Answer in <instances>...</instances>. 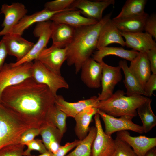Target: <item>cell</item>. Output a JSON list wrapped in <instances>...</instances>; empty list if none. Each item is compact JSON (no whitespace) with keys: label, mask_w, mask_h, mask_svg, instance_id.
I'll return each instance as SVG.
<instances>
[{"label":"cell","mask_w":156,"mask_h":156,"mask_svg":"<svg viewBox=\"0 0 156 156\" xmlns=\"http://www.w3.org/2000/svg\"><path fill=\"white\" fill-rule=\"evenodd\" d=\"M25 145H26L27 148L23 152V156L31 155V152L34 150L38 151L40 154L44 153L47 151L42 140L39 139H34Z\"/></svg>","instance_id":"36"},{"label":"cell","mask_w":156,"mask_h":156,"mask_svg":"<svg viewBox=\"0 0 156 156\" xmlns=\"http://www.w3.org/2000/svg\"><path fill=\"white\" fill-rule=\"evenodd\" d=\"M99 101L97 97L94 96L77 102H70L66 101L62 96L57 95L55 98V105L65 113L67 117L74 118L87 107H91L97 108Z\"/></svg>","instance_id":"17"},{"label":"cell","mask_w":156,"mask_h":156,"mask_svg":"<svg viewBox=\"0 0 156 156\" xmlns=\"http://www.w3.org/2000/svg\"><path fill=\"white\" fill-rule=\"evenodd\" d=\"M144 89L147 97L149 98L152 96L153 92L156 90V74H151L146 83Z\"/></svg>","instance_id":"40"},{"label":"cell","mask_w":156,"mask_h":156,"mask_svg":"<svg viewBox=\"0 0 156 156\" xmlns=\"http://www.w3.org/2000/svg\"><path fill=\"white\" fill-rule=\"evenodd\" d=\"M112 12L105 15L96 23L75 28L74 37L66 47L68 66L74 65L75 73L81 70L83 62L90 57L96 49L101 30L105 23L111 19Z\"/></svg>","instance_id":"2"},{"label":"cell","mask_w":156,"mask_h":156,"mask_svg":"<svg viewBox=\"0 0 156 156\" xmlns=\"http://www.w3.org/2000/svg\"><path fill=\"white\" fill-rule=\"evenodd\" d=\"M27 12L25 7L21 3H14L11 5H2L1 13L4 14V18L2 24L3 28L0 31V36L10 33Z\"/></svg>","instance_id":"11"},{"label":"cell","mask_w":156,"mask_h":156,"mask_svg":"<svg viewBox=\"0 0 156 156\" xmlns=\"http://www.w3.org/2000/svg\"><path fill=\"white\" fill-rule=\"evenodd\" d=\"M146 0H127L119 14L113 19H118L142 15L145 12L144 9Z\"/></svg>","instance_id":"29"},{"label":"cell","mask_w":156,"mask_h":156,"mask_svg":"<svg viewBox=\"0 0 156 156\" xmlns=\"http://www.w3.org/2000/svg\"><path fill=\"white\" fill-rule=\"evenodd\" d=\"M29 156H53V154L51 152L47 151L46 152L41 154L40 155H31Z\"/></svg>","instance_id":"44"},{"label":"cell","mask_w":156,"mask_h":156,"mask_svg":"<svg viewBox=\"0 0 156 156\" xmlns=\"http://www.w3.org/2000/svg\"><path fill=\"white\" fill-rule=\"evenodd\" d=\"M94 119L96 133L92 144L91 156H111L115 148V140L105 133L97 113L95 115Z\"/></svg>","instance_id":"9"},{"label":"cell","mask_w":156,"mask_h":156,"mask_svg":"<svg viewBox=\"0 0 156 156\" xmlns=\"http://www.w3.org/2000/svg\"><path fill=\"white\" fill-rule=\"evenodd\" d=\"M25 146L19 143L5 146L0 149V156H23Z\"/></svg>","instance_id":"35"},{"label":"cell","mask_w":156,"mask_h":156,"mask_svg":"<svg viewBox=\"0 0 156 156\" xmlns=\"http://www.w3.org/2000/svg\"><path fill=\"white\" fill-rule=\"evenodd\" d=\"M50 20L37 23L34 31V36L38 39L28 53L20 60L13 63L17 66L27 62H32L37 60L42 50L47 47V45L51 38V34Z\"/></svg>","instance_id":"7"},{"label":"cell","mask_w":156,"mask_h":156,"mask_svg":"<svg viewBox=\"0 0 156 156\" xmlns=\"http://www.w3.org/2000/svg\"><path fill=\"white\" fill-rule=\"evenodd\" d=\"M81 70V79L87 87L93 88L101 87L102 68L100 63L90 57L83 62Z\"/></svg>","instance_id":"18"},{"label":"cell","mask_w":156,"mask_h":156,"mask_svg":"<svg viewBox=\"0 0 156 156\" xmlns=\"http://www.w3.org/2000/svg\"><path fill=\"white\" fill-rule=\"evenodd\" d=\"M152 99L150 98L140 105L137 109L138 115L142 123L144 133L150 131L156 125V116L151 107Z\"/></svg>","instance_id":"28"},{"label":"cell","mask_w":156,"mask_h":156,"mask_svg":"<svg viewBox=\"0 0 156 156\" xmlns=\"http://www.w3.org/2000/svg\"><path fill=\"white\" fill-rule=\"evenodd\" d=\"M145 156H156L155 147L150 150L146 154Z\"/></svg>","instance_id":"43"},{"label":"cell","mask_w":156,"mask_h":156,"mask_svg":"<svg viewBox=\"0 0 156 156\" xmlns=\"http://www.w3.org/2000/svg\"><path fill=\"white\" fill-rule=\"evenodd\" d=\"M102 119L105 126V133L109 135L115 132L130 130L140 134L144 133L142 126L134 123L133 117L123 116L117 118L108 115L98 109L97 112Z\"/></svg>","instance_id":"8"},{"label":"cell","mask_w":156,"mask_h":156,"mask_svg":"<svg viewBox=\"0 0 156 156\" xmlns=\"http://www.w3.org/2000/svg\"><path fill=\"white\" fill-rule=\"evenodd\" d=\"M41 129L36 127L30 128L25 131L21 135L20 143L25 145L31 141L35 138L40 134Z\"/></svg>","instance_id":"37"},{"label":"cell","mask_w":156,"mask_h":156,"mask_svg":"<svg viewBox=\"0 0 156 156\" xmlns=\"http://www.w3.org/2000/svg\"><path fill=\"white\" fill-rule=\"evenodd\" d=\"M119 66L123 70L124 74V83L126 88L127 96L141 95L147 97L144 90L130 71L127 61L125 60L120 61Z\"/></svg>","instance_id":"26"},{"label":"cell","mask_w":156,"mask_h":156,"mask_svg":"<svg viewBox=\"0 0 156 156\" xmlns=\"http://www.w3.org/2000/svg\"><path fill=\"white\" fill-rule=\"evenodd\" d=\"M81 140H75L71 142L66 143L63 146L60 145L57 152L53 156H65L67 153L77 146Z\"/></svg>","instance_id":"39"},{"label":"cell","mask_w":156,"mask_h":156,"mask_svg":"<svg viewBox=\"0 0 156 156\" xmlns=\"http://www.w3.org/2000/svg\"><path fill=\"white\" fill-rule=\"evenodd\" d=\"M32 127L0 102V149L20 143L22 134Z\"/></svg>","instance_id":"4"},{"label":"cell","mask_w":156,"mask_h":156,"mask_svg":"<svg viewBox=\"0 0 156 156\" xmlns=\"http://www.w3.org/2000/svg\"><path fill=\"white\" fill-rule=\"evenodd\" d=\"M51 27L52 44L60 48L66 47L73 39L75 28L64 23L53 21Z\"/></svg>","instance_id":"20"},{"label":"cell","mask_w":156,"mask_h":156,"mask_svg":"<svg viewBox=\"0 0 156 156\" xmlns=\"http://www.w3.org/2000/svg\"><path fill=\"white\" fill-rule=\"evenodd\" d=\"M138 53L133 50H126L120 47L107 46L98 49L94 52L92 58L100 63L103 61V59L105 56L114 55L131 62L137 56Z\"/></svg>","instance_id":"27"},{"label":"cell","mask_w":156,"mask_h":156,"mask_svg":"<svg viewBox=\"0 0 156 156\" xmlns=\"http://www.w3.org/2000/svg\"><path fill=\"white\" fill-rule=\"evenodd\" d=\"M97 108L88 107L74 118L76 123L75 131L78 140H82L87 135L92 117L97 113Z\"/></svg>","instance_id":"25"},{"label":"cell","mask_w":156,"mask_h":156,"mask_svg":"<svg viewBox=\"0 0 156 156\" xmlns=\"http://www.w3.org/2000/svg\"><path fill=\"white\" fill-rule=\"evenodd\" d=\"M116 147L111 156H137L127 143L116 137L114 139Z\"/></svg>","instance_id":"33"},{"label":"cell","mask_w":156,"mask_h":156,"mask_svg":"<svg viewBox=\"0 0 156 156\" xmlns=\"http://www.w3.org/2000/svg\"><path fill=\"white\" fill-rule=\"evenodd\" d=\"M31 77L37 83L47 86L55 96L60 89L69 88L68 84L61 74L50 70L37 60L33 62Z\"/></svg>","instance_id":"5"},{"label":"cell","mask_w":156,"mask_h":156,"mask_svg":"<svg viewBox=\"0 0 156 156\" xmlns=\"http://www.w3.org/2000/svg\"><path fill=\"white\" fill-rule=\"evenodd\" d=\"M8 54L4 42L2 39L0 41V70L5 64Z\"/></svg>","instance_id":"42"},{"label":"cell","mask_w":156,"mask_h":156,"mask_svg":"<svg viewBox=\"0 0 156 156\" xmlns=\"http://www.w3.org/2000/svg\"><path fill=\"white\" fill-rule=\"evenodd\" d=\"M148 16V13L145 12L140 16L121 19H112L111 20L120 31L126 33L143 32Z\"/></svg>","instance_id":"24"},{"label":"cell","mask_w":156,"mask_h":156,"mask_svg":"<svg viewBox=\"0 0 156 156\" xmlns=\"http://www.w3.org/2000/svg\"><path fill=\"white\" fill-rule=\"evenodd\" d=\"M125 94L123 90H118L108 99L99 101L97 108L114 117L128 116L134 118L137 115L138 108L149 98L141 95L129 96Z\"/></svg>","instance_id":"3"},{"label":"cell","mask_w":156,"mask_h":156,"mask_svg":"<svg viewBox=\"0 0 156 156\" xmlns=\"http://www.w3.org/2000/svg\"><path fill=\"white\" fill-rule=\"evenodd\" d=\"M116 136L129 145L137 156H145L156 146V138L145 136H132L127 131L117 132Z\"/></svg>","instance_id":"15"},{"label":"cell","mask_w":156,"mask_h":156,"mask_svg":"<svg viewBox=\"0 0 156 156\" xmlns=\"http://www.w3.org/2000/svg\"><path fill=\"white\" fill-rule=\"evenodd\" d=\"M56 96L31 77L4 89L0 102L27 123L41 129L47 125L46 116L55 105Z\"/></svg>","instance_id":"1"},{"label":"cell","mask_w":156,"mask_h":156,"mask_svg":"<svg viewBox=\"0 0 156 156\" xmlns=\"http://www.w3.org/2000/svg\"><path fill=\"white\" fill-rule=\"evenodd\" d=\"M60 12L51 11L44 8L32 14L26 15L10 33L22 36L24 31L33 24L50 20L54 14Z\"/></svg>","instance_id":"23"},{"label":"cell","mask_w":156,"mask_h":156,"mask_svg":"<svg viewBox=\"0 0 156 156\" xmlns=\"http://www.w3.org/2000/svg\"><path fill=\"white\" fill-rule=\"evenodd\" d=\"M79 10L73 8L54 14L50 21L64 23L75 28L94 25L98 21L83 16Z\"/></svg>","instance_id":"19"},{"label":"cell","mask_w":156,"mask_h":156,"mask_svg":"<svg viewBox=\"0 0 156 156\" xmlns=\"http://www.w3.org/2000/svg\"><path fill=\"white\" fill-rule=\"evenodd\" d=\"M115 3L114 0H74L70 8L79 9L85 17L99 21L103 18L104 10L109 5H114Z\"/></svg>","instance_id":"12"},{"label":"cell","mask_w":156,"mask_h":156,"mask_svg":"<svg viewBox=\"0 0 156 156\" xmlns=\"http://www.w3.org/2000/svg\"><path fill=\"white\" fill-rule=\"evenodd\" d=\"M112 43H117L125 46V41L119 30L112 22L108 21L101 28L99 36L97 49H99Z\"/></svg>","instance_id":"22"},{"label":"cell","mask_w":156,"mask_h":156,"mask_svg":"<svg viewBox=\"0 0 156 156\" xmlns=\"http://www.w3.org/2000/svg\"><path fill=\"white\" fill-rule=\"evenodd\" d=\"M151 71L153 74H156V49H151L147 53Z\"/></svg>","instance_id":"41"},{"label":"cell","mask_w":156,"mask_h":156,"mask_svg":"<svg viewBox=\"0 0 156 156\" xmlns=\"http://www.w3.org/2000/svg\"><path fill=\"white\" fill-rule=\"evenodd\" d=\"M74 0H55L48 1L44 5L45 9L53 12H62L71 8Z\"/></svg>","instance_id":"34"},{"label":"cell","mask_w":156,"mask_h":156,"mask_svg":"<svg viewBox=\"0 0 156 156\" xmlns=\"http://www.w3.org/2000/svg\"><path fill=\"white\" fill-rule=\"evenodd\" d=\"M32 63L27 62L17 66L14 65L13 63H5L0 70V102L4 89L31 77Z\"/></svg>","instance_id":"6"},{"label":"cell","mask_w":156,"mask_h":156,"mask_svg":"<svg viewBox=\"0 0 156 156\" xmlns=\"http://www.w3.org/2000/svg\"><path fill=\"white\" fill-rule=\"evenodd\" d=\"M96 133L95 126L90 127L86 136L73 151L65 156H91L92 145Z\"/></svg>","instance_id":"31"},{"label":"cell","mask_w":156,"mask_h":156,"mask_svg":"<svg viewBox=\"0 0 156 156\" xmlns=\"http://www.w3.org/2000/svg\"><path fill=\"white\" fill-rule=\"evenodd\" d=\"M100 63L102 68V90L97 97L99 101H102L108 99L113 95L115 86L122 79V75L121 69L119 66H110L103 61Z\"/></svg>","instance_id":"10"},{"label":"cell","mask_w":156,"mask_h":156,"mask_svg":"<svg viewBox=\"0 0 156 156\" xmlns=\"http://www.w3.org/2000/svg\"><path fill=\"white\" fill-rule=\"evenodd\" d=\"M67 117L66 114L55 105L50 108L47 114L46 123L57 127L63 135L66 130Z\"/></svg>","instance_id":"30"},{"label":"cell","mask_w":156,"mask_h":156,"mask_svg":"<svg viewBox=\"0 0 156 156\" xmlns=\"http://www.w3.org/2000/svg\"><path fill=\"white\" fill-rule=\"evenodd\" d=\"M125 39V46L139 52L146 53L156 49V43L152 37L146 32L126 33L120 31Z\"/></svg>","instance_id":"16"},{"label":"cell","mask_w":156,"mask_h":156,"mask_svg":"<svg viewBox=\"0 0 156 156\" xmlns=\"http://www.w3.org/2000/svg\"><path fill=\"white\" fill-rule=\"evenodd\" d=\"M129 67L144 89L146 83L151 75L150 63L146 53L139 52L137 56L131 62Z\"/></svg>","instance_id":"21"},{"label":"cell","mask_w":156,"mask_h":156,"mask_svg":"<svg viewBox=\"0 0 156 156\" xmlns=\"http://www.w3.org/2000/svg\"><path fill=\"white\" fill-rule=\"evenodd\" d=\"M21 35L11 33L3 36L2 39L5 45L8 54L15 57L16 61L23 58L34 44L23 38Z\"/></svg>","instance_id":"14"},{"label":"cell","mask_w":156,"mask_h":156,"mask_svg":"<svg viewBox=\"0 0 156 156\" xmlns=\"http://www.w3.org/2000/svg\"><path fill=\"white\" fill-rule=\"evenodd\" d=\"M66 58V48H60L52 44L42 50L37 60L50 70L61 74V67Z\"/></svg>","instance_id":"13"},{"label":"cell","mask_w":156,"mask_h":156,"mask_svg":"<svg viewBox=\"0 0 156 156\" xmlns=\"http://www.w3.org/2000/svg\"><path fill=\"white\" fill-rule=\"evenodd\" d=\"M40 135L42 137V140L47 150L51 144H60L63 136L57 127L48 124L41 129Z\"/></svg>","instance_id":"32"},{"label":"cell","mask_w":156,"mask_h":156,"mask_svg":"<svg viewBox=\"0 0 156 156\" xmlns=\"http://www.w3.org/2000/svg\"><path fill=\"white\" fill-rule=\"evenodd\" d=\"M144 31L156 40V15L155 14L149 15L144 25Z\"/></svg>","instance_id":"38"}]
</instances>
